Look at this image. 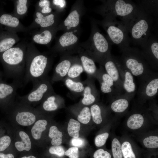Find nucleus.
Listing matches in <instances>:
<instances>
[{"label": "nucleus", "mask_w": 158, "mask_h": 158, "mask_svg": "<svg viewBox=\"0 0 158 158\" xmlns=\"http://www.w3.org/2000/svg\"><path fill=\"white\" fill-rule=\"evenodd\" d=\"M84 140L80 138H73L71 140V143L72 145L75 147H80L84 144Z\"/></svg>", "instance_id": "obj_48"}, {"label": "nucleus", "mask_w": 158, "mask_h": 158, "mask_svg": "<svg viewBox=\"0 0 158 158\" xmlns=\"http://www.w3.org/2000/svg\"><path fill=\"white\" fill-rule=\"evenodd\" d=\"M111 43L107 37L102 34L93 22L90 36L87 43V54L101 65L104 59L111 54Z\"/></svg>", "instance_id": "obj_5"}, {"label": "nucleus", "mask_w": 158, "mask_h": 158, "mask_svg": "<svg viewBox=\"0 0 158 158\" xmlns=\"http://www.w3.org/2000/svg\"><path fill=\"white\" fill-rule=\"evenodd\" d=\"M74 59L67 56L61 59L54 68L51 82H53L61 80L67 75Z\"/></svg>", "instance_id": "obj_17"}, {"label": "nucleus", "mask_w": 158, "mask_h": 158, "mask_svg": "<svg viewBox=\"0 0 158 158\" xmlns=\"http://www.w3.org/2000/svg\"><path fill=\"white\" fill-rule=\"evenodd\" d=\"M121 66V73L123 90L126 93L134 96L136 88L133 75L130 71Z\"/></svg>", "instance_id": "obj_22"}, {"label": "nucleus", "mask_w": 158, "mask_h": 158, "mask_svg": "<svg viewBox=\"0 0 158 158\" xmlns=\"http://www.w3.org/2000/svg\"><path fill=\"white\" fill-rule=\"evenodd\" d=\"M36 11L43 15L50 14L52 11L51 2L48 0H40L37 2L35 6Z\"/></svg>", "instance_id": "obj_37"}, {"label": "nucleus", "mask_w": 158, "mask_h": 158, "mask_svg": "<svg viewBox=\"0 0 158 158\" xmlns=\"http://www.w3.org/2000/svg\"><path fill=\"white\" fill-rule=\"evenodd\" d=\"M20 158H36L35 156H30L28 157L24 156Z\"/></svg>", "instance_id": "obj_50"}, {"label": "nucleus", "mask_w": 158, "mask_h": 158, "mask_svg": "<svg viewBox=\"0 0 158 158\" xmlns=\"http://www.w3.org/2000/svg\"><path fill=\"white\" fill-rule=\"evenodd\" d=\"M35 13L34 21L28 27L29 30L36 27L37 26L41 28L56 26V14L55 13H51L45 16L36 11Z\"/></svg>", "instance_id": "obj_18"}, {"label": "nucleus", "mask_w": 158, "mask_h": 158, "mask_svg": "<svg viewBox=\"0 0 158 158\" xmlns=\"http://www.w3.org/2000/svg\"><path fill=\"white\" fill-rule=\"evenodd\" d=\"M16 120L19 124L23 126H28L35 121L36 116L32 112L24 111L18 112L16 116Z\"/></svg>", "instance_id": "obj_28"}, {"label": "nucleus", "mask_w": 158, "mask_h": 158, "mask_svg": "<svg viewBox=\"0 0 158 158\" xmlns=\"http://www.w3.org/2000/svg\"><path fill=\"white\" fill-rule=\"evenodd\" d=\"M82 94L83 97L82 99V103L86 105L93 103L99 96L92 80L87 81L86 84L84 85V88Z\"/></svg>", "instance_id": "obj_19"}, {"label": "nucleus", "mask_w": 158, "mask_h": 158, "mask_svg": "<svg viewBox=\"0 0 158 158\" xmlns=\"http://www.w3.org/2000/svg\"><path fill=\"white\" fill-rule=\"evenodd\" d=\"M79 59L85 71L91 77L97 78L99 72L97 69L95 61L87 54H80Z\"/></svg>", "instance_id": "obj_20"}, {"label": "nucleus", "mask_w": 158, "mask_h": 158, "mask_svg": "<svg viewBox=\"0 0 158 158\" xmlns=\"http://www.w3.org/2000/svg\"><path fill=\"white\" fill-rule=\"evenodd\" d=\"M47 124V121L44 119L40 120L35 122L31 130L34 139L39 140L41 138L42 133L46 129Z\"/></svg>", "instance_id": "obj_32"}, {"label": "nucleus", "mask_w": 158, "mask_h": 158, "mask_svg": "<svg viewBox=\"0 0 158 158\" xmlns=\"http://www.w3.org/2000/svg\"><path fill=\"white\" fill-rule=\"evenodd\" d=\"M153 20L152 16L139 8L129 28L130 42L140 46L144 44L151 35Z\"/></svg>", "instance_id": "obj_6"}, {"label": "nucleus", "mask_w": 158, "mask_h": 158, "mask_svg": "<svg viewBox=\"0 0 158 158\" xmlns=\"http://www.w3.org/2000/svg\"><path fill=\"white\" fill-rule=\"evenodd\" d=\"M80 126V124L79 121L73 118L70 119L67 127V131L69 135L73 138H78Z\"/></svg>", "instance_id": "obj_36"}, {"label": "nucleus", "mask_w": 158, "mask_h": 158, "mask_svg": "<svg viewBox=\"0 0 158 158\" xmlns=\"http://www.w3.org/2000/svg\"><path fill=\"white\" fill-rule=\"evenodd\" d=\"M109 136V133L106 132L97 135L95 140V145L97 147H101L105 144Z\"/></svg>", "instance_id": "obj_42"}, {"label": "nucleus", "mask_w": 158, "mask_h": 158, "mask_svg": "<svg viewBox=\"0 0 158 158\" xmlns=\"http://www.w3.org/2000/svg\"><path fill=\"white\" fill-rule=\"evenodd\" d=\"M49 152L50 154L56 155L59 157L63 156L65 152L63 147L60 145L51 146L49 149Z\"/></svg>", "instance_id": "obj_43"}, {"label": "nucleus", "mask_w": 158, "mask_h": 158, "mask_svg": "<svg viewBox=\"0 0 158 158\" xmlns=\"http://www.w3.org/2000/svg\"><path fill=\"white\" fill-rule=\"evenodd\" d=\"M22 83L13 81V83L8 84L0 83V99L13 98L16 96L18 89L22 86Z\"/></svg>", "instance_id": "obj_21"}, {"label": "nucleus", "mask_w": 158, "mask_h": 158, "mask_svg": "<svg viewBox=\"0 0 158 158\" xmlns=\"http://www.w3.org/2000/svg\"><path fill=\"white\" fill-rule=\"evenodd\" d=\"M100 65L113 79L117 95L122 94L124 90L121 73V64L118 58L111 54L104 59Z\"/></svg>", "instance_id": "obj_8"}, {"label": "nucleus", "mask_w": 158, "mask_h": 158, "mask_svg": "<svg viewBox=\"0 0 158 158\" xmlns=\"http://www.w3.org/2000/svg\"><path fill=\"white\" fill-rule=\"evenodd\" d=\"M122 52L118 58L121 65L138 77L140 82L147 80L156 73L152 71L138 48L129 47Z\"/></svg>", "instance_id": "obj_3"}, {"label": "nucleus", "mask_w": 158, "mask_h": 158, "mask_svg": "<svg viewBox=\"0 0 158 158\" xmlns=\"http://www.w3.org/2000/svg\"><path fill=\"white\" fill-rule=\"evenodd\" d=\"M111 147L113 158H123L121 143L117 138H115L113 139Z\"/></svg>", "instance_id": "obj_39"}, {"label": "nucleus", "mask_w": 158, "mask_h": 158, "mask_svg": "<svg viewBox=\"0 0 158 158\" xmlns=\"http://www.w3.org/2000/svg\"><path fill=\"white\" fill-rule=\"evenodd\" d=\"M102 4L95 11L104 18L115 19L124 25L129 31L133 20L139 10L138 6L127 0H108L102 1Z\"/></svg>", "instance_id": "obj_2"}, {"label": "nucleus", "mask_w": 158, "mask_h": 158, "mask_svg": "<svg viewBox=\"0 0 158 158\" xmlns=\"http://www.w3.org/2000/svg\"><path fill=\"white\" fill-rule=\"evenodd\" d=\"M158 92V75L156 73L147 80L140 82L137 92V99L139 102L143 103L153 99Z\"/></svg>", "instance_id": "obj_11"}, {"label": "nucleus", "mask_w": 158, "mask_h": 158, "mask_svg": "<svg viewBox=\"0 0 158 158\" xmlns=\"http://www.w3.org/2000/svg\"><path fill=\"white\" fill-rule=\"evenodd\" d=\"M91 115L90 109L88 107H83L78 115V121L84 124H87L90 121Z\"/></svg>", "instance_id": "obj_40"}, {"label": "nucleus", "mask_w": 158, "mask_h": 158, "mask_svg": "<svg viewBox=\"0 0 158 158\" xmlns=\"http://www.w3.org/2000/svg\"><path fill=\"white\" fill-rule=\"evenodd\" d=\"M58 30L56 26L41 28L39 31L33 34L32 40L34 42L37 44L47 45L54 39Z\"/></svg>", "instance_id": "obj_13"}, {"label": "nucleus", "mask_w": 158, "mask_h": 158, "mask_svg": "<svg viewBox=\"0 0 158 158\" xmlns=\"http://www.w3.org/2000/svg\"><path fill=\"white\" fill-rule=\"evenodd\" d=\"M27 0H17L14 2V7L13 14L19 19L22 18L27 13L29 4Z\"/></svg>", "instance_id": "obj_29"}, {"label": "nucleus", "mask_w": 158, "mask_h": 158, "mask_svg": "<svg viewBox=\"0 0 158 158\" xmlns=\"http://www.w3.org/2000/svg\"><path fill=\"white\" fill-rule=\"evenodd\" d=\"M96 23L105 30L111 43L118 46L121 51L130 47L128 30L121 22L114 19L105 18L102 20Z\"/></svg>", "instance_id": "obj_7"}, {"label": "nucleus", "mask_w": 158, "mask_h": 158, "mask_svg": "<svg viewBox=\"0 0 158 158\" xmlns=\"http://www.w3.org/2000/svg\"><path fill=\"white\" fill-rule=\"evenodd\" d=\"M32 83L33 87L31 90L26 95L19 96L20 98L29 103L38 102L54 91L47 77Z\"/></svg>", "instance_id": "obj_9"}, {"label": "nucleus", "mask_w": 158, "mask_h": 158, "mask_svg": "<svg viewBox=\"0 0 158 158\" xmlns=\"http://www.w3.org/2000/svg\"><path fill=\"white\" fill-rule=\"evenodd\" d=\"M49 136L52 139L51 144L53 146L59 145L62 143L63 133L56 126H53L50 127Z\"/></svg>", "instance_id": "obj_35"}, {"label": "nucleus", "mask_w": 158, "mask_h": 158, "mask_svg": "<svg viewBox=\"0 0 158 158\" xmlns=\"http://www.w3.org/2000/svg\"><path fill=\"white\" fill-rule=\"evenodd\" d=\"M141 54L152 69H158V40L156 35H151L141 46Z\"/></svg>", "instance_id": "obj_10"}, {"label": "nucleus", "mask_w": 158, "mask_h": 158, "mask_svg": "<svg viewBox=\"0 0 158 158\" xmlns=\"http://www.w3.org/2000/svg\"><path fill=\"white\" fill-rule=\"evenodd\" d=\"M52 61L51 56L40 52L33 43H27L24 84L47 77Z\"/></svg>", "instance_id": "obj_1"}, {"label": "nucleus", "mask_w": 158, "mask_h": 158, "mask_svg": "<svg viewBox=\"0 0 158 158\" xmlns=\"http://www.w3.org/2000/svg\"><path fill=\"white\" fill-rule=\"evenodd\" d=\"M74 30L68 31L58 39L52 51L61 52L63 50L70 49L77 43L78 38Z\"/></svg>", "instance_id": "obj_12"}, {"label": "nucleus", "mask_w": 158, "mask_h": 158, "mask_svg": "<svg viewBox=\"0 0 158 158\" xmlns=\"http://www.w3.org/2000/svg\"><path fill=\"white\" fill-rule=\"evenodd\" d=\"M20 38L17 33L9 32L0 40V53H3L17 44Z\"/></svg>", "instance_id": "obj_25"}, {"label": "nucleus", "mask_w": 158, "mask_h": 158, "mask_svg": "<svg viewBox=\"0 0 158 158\" xmlns=\"http://www.w3.org/2000/svg\"><path fill=\"white\" fill-rule=\"evenodd\" d=\"M145 121L144 115L140 112L135 111L129 116L126 122L127 126L129 129L135 130L140 128Z\"/></svg>", "instance_id": "obj_24"}, {"label": "nucleus", "mask_w": 158, "mask_h": 158, "mask_svg": "<svg viewBox=\"0 0 158 158\" xmlns=\"http://www.w3.org/2000/svg\"><path fill=\"white\" fill-rule=\"evenodd\" d=\"M100 84V89L104 93L108 94L111 98L118 95L114 85V82L112 78L105 71L101 66L97 78Z\"/></svg>", "instance_id": "obj_15"}, {"label": "nucleus", "mask_w": 158, "mask_h": 158, "mask_svg": "<svg viewBox=\"0 0 158 158\" xmlns=\"http://www.w3.org/2000/svg\"><path fill=\"white\" fill-rule=\"evenodd\" d=\"M64 83L66 87L71 91L75 93H82L84 88V84L82 82L66 77Z\"/></svg>", "instance_id": "obj_34"}, {"label": "nucleus", "mask_w": 158, "mask_h": 158, "mask_svg": "<svg viewBox=\"0 0 158 158\" xmlns=\"http://www.w3.org/2000/svg\"><path fill=\"white\" fill-rule=\"evenodd\" d=\"M144 146L148 149H155L158 147V136L150 135L145 138L142 141Z\"/></svg>", "instance_id": "obj_41"}, {"label": "nucleus", "mask_w": 158, "mask_h": 158, "mask_svg": "<svg viewBox=\"0 0 158 158\" xmlns=\"http://www.w3.org/2000/svg\"><path fill=\"white\" fill-rule=\"evenodd\" d=\"M11 142L10 137L7 135L0 138V152L5 150L9 146Z\"/></svg>", "instance_id": "obj_44"}, {"label": "nucleus", "mask_w": 158, "mask_h": 158, "mask_svg": "<svg viewBox=\"0 0 158 158\" xmlns=\"http://www.w3.org/2000/svg\"><path fill=\"white\" fill-rule=\"evenodd\" d=\"M134 96L125 92L112 97L110 105L111 109L118 114L125 112L128 109L130 101Z\"/></svg>", "instance_id": "obj_16"}, {"label": "nucleus", "mask_w": 158, "mask_h": 158, "mask_svg": "<svg viewBox=\"0 0 158 158\" xmlns=\"http://www.w3.org/2000/svg\"><path fill=\"white\" fill-rule=\"evenodd\" d=\"M0 23L7 27L10 32L16 33L29 31L28 27L24 26L19 19L13 14L4 13L0 16Z\"/></svg>", "instance_id": "obj_14"}, {"label": "nucleus", "mask_w": 158, "mask_h": 158, "mask_svg": "<svg viewBox=\"0 0 158 158\" xmlns=\"http://www.w3.org/2000/svg\"><path fill=\"white\" fill-rule=\"evenodd\" d=\"M90 110L94 122L97 124H101L102 121L101 107L98 104H94L91 106Z\"/></svg>", "instance_id": "obj_38"}, {"label": "nucleus", "mask_w": 158, "mask_h": 158, "mask_svg": "<svg viewBox=\"0 0 158 158\" xmlns=\"http://www.w3.org/2000/svg\"><path fill=\"white\" fill-rule=\"evenodd\" d=\"M121 143L123 158H136L131 141L125 139Z\"/></svg>", "instance_id": "obj_33"}, {"label": "nucleus", "mask_w": 158, "mask_h": 158, "mask_svg": "<svg viewBox=\"0 0 158 158\" xmlns=\"http://www.w3.org/2000/svg\"><path fill=\"white\" fill-rule=\"evenodd\" d=\"M158 0L138 1V7L151 16L157 17L158 14Z\"/></svg>", "instance_id": "obj_27"}, {"label": "nucleus", "mask_w": 158, "mask_h": 158, "mask_svg": "<svg viewBox=\"0 0 158 158\" xmlns=\"http://www.w3.org/2000/svg\"><path fill=\"white\" fill-rule=\"evenodd\" d=\"M80 12L77 8H73L63 23V26L67 31L74 30L79 25Z\"/></svg>", "instance_id": "obj_23"}, {"label": "nucleus", "mask_w": 158, "mask_h": 158, "mask_svg": "<svg viewBox=\"0 0 158 158\" xmlns=\"http://www.w3.org/2000/svg\"><path fill=\"white\" fill-rule=\"evenodd\" d=\"M65 154L70 158H78V148L77 147H71L65 152Z\"/></svg>", "instance_id": "obj_46"}, {"label": "nucleus", "mask_w": 158, "mask_h": 158, "mask_svg": "<svg viewBox=\"0 0 158 158\" xmlns=\"http://www.w3.org/2000/svg\"><path fill=\"white\" fill-rule=\"evenodd\" d=\"M19 135L22 140L21 141L15 142V147L20 152L23 151L24 150L29 151L31 148V144L29 136L25 132L22 131L19 132Z\"/></svg>", "instance_id": "obj_31"}, {"label": "nucleus", "mask_w": 158, "mask_h": 158, "mask_svg": "<svg viewBox=\"0 0 158 158\" xmlns=\"http://www.w3.org/2000/svg\"><path fill=\"white\" fill-rule=\"evenodd\" d=\"M94 158H111V154L103 149L96 150L93 154Z\"/></svg>", "instance_id": "obj_45"}, {"label": "nucleus", "mask_w": 158, "mask_h": 158, "mask_svg": "<svg viewBox=\"0 0 158 158\" xmlns=\"http://www.w3.org/2000/svg\"><path fill=\"white\" fill-rule=\"evenodd\" d=\"M84 71L79 59H74L68 73L67 77L74 80Z\"/></svg>", "instance_id": "obj_30"}, {"label": "nucleus", "mask_w": 158, "mask_h": 158, "mask_svg": "<svg viewBox=\"0 0 158 158\" xmlns=\"http://www.w3.org/2000/svg\"><path fill=\"white\" fill-rule=\"evenodd\" d=\"M60 98L59 95L53 92L47 96L43 100L42 106L44 110L46 111H54L59 107L58 102Z\"/></svg>", "instance_id": "obj_26"}, {"label": "nucleus", "mask_w": 158, "mask_h": 158, "mask_svg": "<svg viewBox=\"0 0 158 158\" xmlns=\"http://www.w3.org/2000/svg\"><path fill=\"white\" fill-rule=\"evenodd\" d=\"M0 158H14V155L11 154H5L0 152Z\"/></svg>", "instance_id": "obj_49"}, {"label": "nucleus", "mask_w": 158, "mask_h": 158, "mask_svg": "<svg viewBox=\"0 0 158 158\" xmlns=\"http://www.w3.org/2000/svg\"><path fill=\"white\" fill-rule=\"evenodd\" d=\"M51 2V7L57 8L58 10L64 8L66 5V2L64 0H53Z\"/></svg>", "instance_id": "obj_47"}, {"label": "nucleus", "mask_w": 158, "mask_h": 158, "mask_svg": "<svg viewBox=\"0 0 158 158\" xmlns=\"http://www.w3.org/2000/svg\"><path fill=\"white\" fill-rule=\"evenodd\" d=\"M27 43L21 42L2 53V58L13 81L22 82L25 67Z\"/></svg>", "instance_id": "obj_4"}]
</instances>
